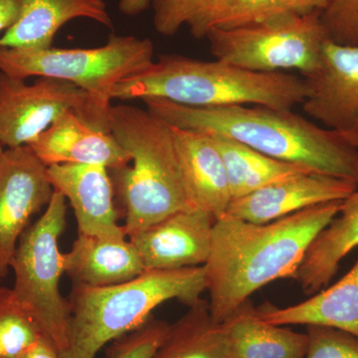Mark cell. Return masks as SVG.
<instances>
[{
  "instance_id": "obj_7",
  "label": "cell",
  "mask_w": 358,
  "mask_h": 358,
  "mask_svg": "<svg viewBox=\"0 0 358 358\" xmlns=\"http://www.w3.org/2000/svg\"><path fill=\"white\" fill-rule=\"evenodd\" d=\"M67 200L54 190L36 222L20 237L10 268L14 273V300L38 322L62 357L69 343L70 305L60 292L64 274L59 239L64 233Z\"/></svg>"
},
{
  "instance_id": "obj_6",
  "label": "cell",
  "mask_w": 358,
  "mask_h": 358,
  "mask_svg": "<svg viewBox=\"0 0 358 358\" xmlns=\"http://www.w3.org/2000/svg\"><path fill=\"white\" fill-rule=\"evenodd\" d=\"M154 61L152 40L129 35L110 34L107 43L96 48L0 47V72L16 79L53 78L74 84L108 122L115 87Z\"/></svg>"
},
{
  "instance_id": "obj_35",
  "label": "cell",
  "mask_w": 358,
  "mask_h": 358,
  "mask_svg": "<svg viewBox=\"0 0 358 358\" xmlns=\"http://www.w3.org/2000/svg\"><path fill=\"white\" fill-rule=\"evenodd\" d=\"M1 280V278H0V301L3 300L4 296H6L9 292V289H7L6 288V287L2 286Z\"/></svg>"
},
{
  "instance_id": "obj_34",
  "label": "cell",
  "mask_w": 358,
  "mask_h": 358,
  "mask_svg": "<svg viewBox=\"0 0 358 358\" xmlns=\"http://www.w3.org/2000/svg\"><path fill=\"white\" fill-rule=\"evenodd\" d=\"M341 134L345 138L346 143L352 145L358 152V122L352 129Z\"/></svg>"
},
{
  "instance_id": "obj_20",
  "label": "cell",
  "mask_w": 358,
  "mask_h": 358,
  "mask_svg": "<svg viewBox=\"0 0 358 358\" xmlns=\"http://www.w3.org/2000/svg\"><path fill=\"white\" fill-rule=\"evenodd\" d=\"M358 247V189L343 200L336 217L313 240L294 279L305 294H317L338 273L341 261Z\"/></svg>"
},
{
  "instance_id": "obj_33",
  "label": "cell",
  "mask_w": 358,
  "mask_h": 358,
  "mask_svg": "<svg viewBox=\"0 0 358 358\" xmlns=\"http://www.w3.org/2000/svg\"><path fill=\"white\" fill-rule=\"evenodd\" d=\"M331 0H298L299 8L301 13H308L312 11L322 13L329 3Z\"/></svg>"
},
{
  "instance_id": "obj_31",
  "label": "cell",
  "mask_w": 358,
  "mask_h": 358,
  "mask_svg": "<svg viewBox=\"0 0 358 358\" xmlns=\"http://www.w3.org/2000/svg\"><path fill=\"white\" fill-rule=\"evenodd\" d=\"M20 358H61L56 346L46 336H41Z\"/></svg>"
},
{
  "instance_id": "obj_9",
  "label": "cell",
  "mask_w": 358,
  "mask_h": 358,
  "mask_svg": "<svg viewBox=\"0 0 358 358\" xmlns=\"http://www.w3.org/2000/svg\"><path fill=\"white\" fill-rule=\"evenodd\" d=\"M76 113L94 128L110 133L109 122L79 87L53 78L32 84L0 72V145H30L64 113Z\"/></svg>"
},
{
  "instance_id": "obj_18",
  "label": "cell",
  "mask_w": 358,
  "mask_h": 358,
  "mask_svg": "<svg viewBox=\"0 0 358 358\" xmlns=\"http://www.w3.org/2000/svg\"><path fill=\"white\" fill-rule=\"evenodd\" d=\"M78 18L113 27L105 0H21L20 18L0 36V47L49 48L59 30Z\"/></svg>"
},
{
  "instance_id": "obj_25",
  "label": "cell",
  "mask_w": 358,
  "mask_h": 358,
  "mask_svg": "<svg viewBox=\"0 0 358 358\" xmlns=\"http://www.w3.org/2000/svg\"><path fill=\"white\" fill-rule=\"evenodd\" d=\"M38 322L8 294L0 301V358H20L41 336Z\"/></svg>"
},
{
  "instance_id": "obj_26",
  "label": "cell",
  "mask_w": 358,
  "mask_h": 358,
  "mask_svg": "<svg viewBox=\"0 0 358 358\" xmlns=\"http://www.w3.org/2000/svg\"><path fill=\"white\" fill-rule=\"evenodd\" d=\"M217 2L218 0H154L155 30L164 36H173L183 25L192 29Z\"/></svg>"
},
{
  "instance_id": "obj_24",
  "label": "cell",
  "mask_w": 358,
  "mask_h": 358,
  "mask_svg": "<svg viewBox=\"0 0 358 358\" xmlns=\"http://www.w3.org/2000/svg\"><path fill=\"white\" fill-rule=\"evenodd\" d=\"M291 13H301L298 0H218L190 33L202 39L212 29H234Z\"/></svg>"
},
{
  "instance_id": "obj_5",
  "label": "cell",
  "mask_w": 358,
  "mask_h": 358,
  "mask_svg": "<svg viewBox=\"0 0 358 358\" xmlns=\"http://www.w3.org/2000/svg\"><path fill=\"white\" fill-rule=\"evenodd\" d=\"M206 291L203 266L148 270L108 287L73 286L68 350L61 358H95L109 343L138 329L171 300L194 305Z\"/></svg>"
},
{
  "instance_id": "obj_36",
  "label": "cell",
  "mask_w": 358,
  "mask_h": 358,
  "mask_svg": "<svg viewBox=\"0 0 358 358\" xmlns=\"http://www.w3.org/2000/svg\"><path fill=\"white\" fill-rule=\"evenodd\" d=\"M4 150V148L1 147V145H0V155H1L2 154V152H3Z\"/></svg>"
},
{
  "instance_id": "obj_21",
  "label": "cell",
  "mask_w": 358,
  "mask_h": 358,
  "mask_svg": "<svg viewBox=\"0 0 358 358\" xmlns=\"http://www.w3.org/2000/svg\"><path fill=\"white\" fill-rule=\"evenodd\" d=\"M228 358H305L308 336L265 322L251 301L222 322Z\"/></svg>"
},
{
  "instance_id": "obj_30",
  "label": "cell",
  "mask_w": 358,
  "mask_h": 358,
  "mask_svg": "<svg viewBox=\"0 0 358 358\" xmlns=\"http://www.w3.org/2000/svg\"><path fill=\"white\" fill-rule=\"evenodd\" d=\"M21 0H0V33L3 34L18 20Z\"/></svg>"
},
{
  "instance_id": "obj_12",
  "label": "cell",
  "mask_w": 358,
  "mask_h": 358,
  "mask_svg": "<svg viewBox=\"0 0 358 358\" xmlns=\"http://www.w3.org/2000/svg\"><path fill=\"white\" fill-rule=\"evenodd\" d=\"M214 222L207 212L186 208L128 238L145 271L200 267L210 256Z\"/></svg>"
},
{
  "instance_id": "obj_19",
  "label": "cell",
  "mask_w": 358,
  "mask_h": 358,
  "mask_svg": "<svg viewBox=\"0 0 358 358\" xmlns=\"http://www.w3.org/2000/svg\"><path fill=\"white\" fill-rule=\"evenodd\" d=\"M256 308L270 324L331 327L358 338V260L338 282L308 300L287 308L266 303Z\"/></svg>"
},
{
  "instance_id": "obj_32",
  "label": "cell",
  "mask_w": 358,
  "mask_h": 358,
  "mask_svg": "<svg viewBox=\"0 0 358 358\" xmlns=\"http://www.w3.org/2000/svg\"><path fill=\"white\" fill-rule=\"evenodd\" d=\"M154 0H120L119 9L124 15L136 16L147 10Z\"/></svg>"
},
{
  "instance_id": "obj_23",
  "label": "cell",
  "mask_w": 358,
  "mask_h": 358,
  "mask_svg": "<svg viewBox=\"0 0 358 358\" xmlns=\"http://www.w3.org/2000/svg\"><path fill=\"white\" fill-rule=\"evenodd\" d=\"M210 136L222 155L232 200L294 174L310 173L303 167L275 159L225 136Z\"/></svg>"
},
{
  "instance_id": "obj_13",
  "label": "cell",
  "mask_w": 358,
  "mask_h": 358,
  "mask_svg": "<svg viewBox=\"0 0 358 358\" xmlns=\"http://www.w3.org/2000/svg\"><path fill=\"white\" fill-rule=\"evenodd\" d=\"M358 189L348 179L317 173L294 174L231 201L225 215L267 223L315 205L341 201Z\"/></svg>"
},
{
  "instance_id": "obj_8",
  "label": "cell",
  "mask_w": 358,
  "mask_h": 358,
  "mask_svg": "<svg viewBox=\"0 0 358 358\" xmlns=\"http://www.w3.org/2000/svg\"><path fill=\"white\" fill-rule=\"evenodd\" d=\"M217 60L252 72L296 70L303 77L319 63L327 35L320 11L291 13L206 35Z\"/></svg>"
},
{
  "instance_id": "obj_1",
  "label": "cell",
  "mask_w": 358,
  "mask_h": 358,
  "mask_svg": "<svg viewBox=\"0 0 358 358\" xmlns=\"http://www.w3.org/2000/svg\"><path fill=\"white\" fill-rule=\"evenodd\" d=\"M341 202L315 205L267 223L228 216L215 220L210 256L203 266L213 320L222 324L259 289L294 279L313 240L336 217Z\"/></svg>"
},
{
  "instance_id": "obj_14",
  "label": "cell",
  "mask_w": 358,
  "mask_h": 358,
  "mask_svg": "<svg viewBox=\"0 0 358 358\" xmlns=\"http://www.w3.org/2000/svg\"><path fill=\"white\" fill-rule=\"evenodd\" d=\"M54 190L70 202L78 233L106 238H128L120 225L115 187L109 169L96 164H63L48 166Z\"/></svg>"
},
{
  "instance_id": "obj_29",
  "label": "cell",
  "mask_w": 358,
  "mask_h": 358,
  "mask_svg": "<svg viewBox=\"0 0 358 358\" xmlns=\"http://www.w3.org/2000/svg\"><path fill=\"white\" fill-rule=\"evenodd\" d=\"M305 358H358V338L331 327H307Z\"/></svg>"
},
{
  "instance_id": "obj_17",
  "label": "cell",
  "mask_w": 358,
  "mask_h": 358,
  "mask_svg": "<svg viewBox=\"0 0 358 358\" xmlns=\"http://www.w3.org/2000/svg\"><path fill=\"white\" fill-rule=\"evenodd\" d=\"M64 273L73 286L108 287L133 280L145 267L129 238L115 239L78 233L63 254Z\"/></svg>"
},
{
  "instance_id": "obj_27",
  "label": "cell",
  "mask_w": 358,
  "mask_h": 358,
  "mask_svg": "<svg viewBox=\"0 0 358 358\" xmlns=\"http://www.w3.org/2000/svg\"><path fill=\"white\" fill-rule=\"evenodd\" d=\"M171 324L150 317L138 329L113 341L109 358H150L166 338Z\"/></svg>"
},
{
  "instance_id": "obj_22",
  "label": "cell",
  "mask_w": 358,
  "mask_h": 358,
  "mask_svg": "<svg viewBox=\"0 0 358 358\" xmlns=\"http://www.w3.org/2000/svg\"><path fill=\"white\" fill-rule=\"evenodd\" d=\"M150 358H228L222 324L212 317L208 301L200 299L188 307Z\"/></svg>"
},
{
  "instance_id": "obj_11",
  "label": "cell",
  "mask_w": 358,
  "mask_h": 358,
  "mask_svg": "<svg viewBox=\"0 0 358 358\" xmlns=\"http://www.w3.org/2000/svg\"><path fill=\"white\" fill-rule=\"evenodd\" d=\"M303 112L324 128L343 134L358 122V46L327 39L317 68L303 77Z\"/></svg>"
},
{
  "instance_id": "obj_2",
  "label": "cell",
  "mask_w": 358,
  "mask_h": 358,
  "mask_svg": "<svg viewBox=\"0 0 358 358\" xmlns=\"http://www.w3.org/2000/svg\"><path fill=\"white\" fill-rule=\"evenodd\" d=\"M143 102L171 126L225 136L275 159L358 185L357 150L341 134L292 110L243 105L194 108L154 98Z\"/></svg>"
},
{
  "instance_id": "obj_4",
  "label": "cell",
  "mask_w": 358,
  "mask_h": 358,
  "mask_svg": "<svg viewBox=\"0 0 358 358\" xmlns=\"http://www.w3.org/2000/svg\"><path fill=\"white\" fill-rule=\"evenodd\" d=\"M109 126L131 157L128 166L110 171L127 236L190 208L171 124L147 109L120 103L110 108Z\"/></svg>"
},
{
  "instance_id": "obj_16",
  "label": "cell",
  "mask_w": 358,
  "mask_h": 358,
  "mask_svg": "<svg viewBox=\"0 0 358 358\" xmlns=\"http://www.w3.org/2000/svg\"><path fill=\"white\" fill-rule=\"evenodd\" d=\"M188 204L223 217L232 201L222 155L210 134L171 126Z\"/></svg>"
},
{
  "instance_id": "obj_15",
  "label": "cell",
  "mask_w": 358,
  "mask_h": 358,
  "mask_svg": "<svg viewBox=\"0 0 358 358\" xmlns=\"http://www.w3.org/2000/svg\"><path fill=\"white\" fill-rule=\"evenodd\" d=\"M29 147L47 167L96 164L112 171L131 160L112 134L94 128L72 110L59 117Z\"/></svg>"
},
{
  "instance_id": "obj_10",
  "label": "cell",
  "mask_w": 358,
  "mask_h": 358,
  "mask_svg": "<svg viewBox=\"0 0 358 358\" xmlns=\"http://www.w3.org/2000/svg\"><path fill=\"white\" fill-rule=\"evenodd\" d=\"M54 188L48 167L29 145L4 148L0 155V278L9 270L16 247L35 214L49 204Z\"/></svg>"
},
{
  "instance_id": "obj_28",
  "label": "cell",
  "mask_w": 358,
  "mask_h": 358,
  "mask_svg": "<svg viewBox=\"0 0 358 358\" xmlns=\"http://www.w3.org/2000/svg\"><path fill=\"white\" fill-rule=\"evenodd\" d=\"M327 38L336 43L358 46V0H331L320 13Z\"/></svg>"
},
{
  "instance_id": "obj_3",
  "label": "cell",
  "mask_w": 358,
  "mask_h": 358,
  "mask_svg": "<svg viewBox=\"0 0 358 358\" xmlns=\"http://www.w3.org/2000/svg\"><path fill=\"white\" fill-rule=\"evenodd\" d=\"M307 94L303 79L285 72H252L217 59L164 54L117 85L113 100L154 98L194 108L254 105L293 110Z\"/></svg>"
}]
</instances>
